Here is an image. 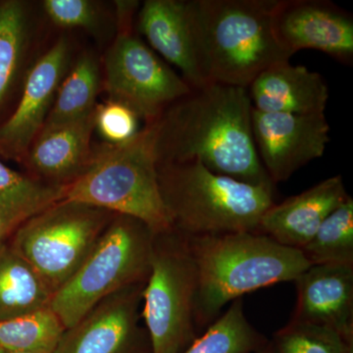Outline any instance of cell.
Instances as JSON below:
<instances>
[{"instance_id":"obj_1","label":"cell","mask_w":353,"mask_h":353,"mask_svg":"<svg viewBox=\"0 0 353 353\" xmlns=\"http://www.w3.org/2000/svg\"><path fill=\"white\" fill-rule=\"evenodd\" d=\"M252 111L246 88H192L152 123L157 164L196 161L218 175L274 188L253 141Z\"/></svg>"},{"instance_id":"obj_2","label":"cell","mask_w":353,"mask_h":353,"mask_svg":"<svg viewBox=\"0 0 353 353\" xmlns=\"http://www.w3.org/2000/svg\"><path fill=\"white\" fill-rule=\"evenodd\" d=\"M185 238L196 266L194 322L201 328L212 324L230 301L294 281L311 266L301 250L259 232Z\"/></svg>"},{"instance_id":"obj_3","label":"cell","mask_w":353,"mask_h":353,"mask_svg":"<svg viewBox=\"0 0 353 353\" xmlns=\"http://www.w3.org/2000/svg\"><path fill=\"white\" fill-rule=\"evenodd\" d=\"M157 171L172 229L185 236L259 232L275 204L273 188L218 175L199 162L158 164Z\"/></svg>"},{"instance_id":"obj_4","label":"cell","mask_w":353,"mask_h":353,"mask_svg":"<svg viewBox=\"0 0 353 353\" xmlns=\"http://www.w3.org/2000/svg\"><path fill=\"white\" fill-rule=\"evenodd\" d=\"M277 0H190L209 82L248 88L290 57L272 30Z\"/></svg>"},{"instance_id":"obj_5","label":"cell","mask_w":353,"mask_h":353,"mask_svg":"<svg viewBox=\"0 0 353 353\" xmlns=\"http://www.w3.org/2000/svg\"><path fill=\"white\" fill-rule=\"evenodd\" d=\"M155 130L92 157L82 175L63 187L62 201L81 202L136 218L155 234L172 229L158 183Z\"/></svg>"},{"instance_id":"obj_6","label":"cell","mask_w":353,"mask_h":353,"mask_svg":"<svg viewBox=\"0 0 353 353\" xmlns=\"http://www.w3.org/2000/svg\"><path fill=\"white\" fill-rule=\"evenodd\" d=\"M154 238L141 220L114 216L80 268L53 294L50 307L65 330L114 292L148 282Z\"/></svg>"},{"instance_id":"obj_7","label":"cell","mask_w":353,"mask_h":353,"mask_svg":"<svg viewBox=\"0 0 353 353\" xmlns=\"http://www.w3.org/2000/svg\"><path fill=\"white\" fill-rule=\"evenodd\" d=\"M196 292V266L185 236L173 229L155 234L143 292L150 353H182L194 343Z\"/></svg>"},{"instance_id":"obj_8","label":"cell","mask_w":353,"mask_h":353,"mask_svg":"<svg viewBox=\"0 0 353 353\" xmlns=\"http://www.w3.org/2000/svg\"><path fill=\"white\" fill-rule=\"evenodd\" d=\"M115 215L63 199L17 228L11 246L54 294L80 268Z\"/></svg>"},{"instance_id":"obj_9","label":"cell","mask_w":353,"mask_h":353,"mask_svg":"<svg viewBox=\"0 0 353 353\" xmlns=\"http://www.w3.org/2000/svg\"><path fill=\"white\" fill-rule=\"evenodd\" d=\"M105 74L110 101L125 104L148 124L192 90L129 27L118 34L108 50Z\"/></svg>"},{"instance_id":"obj_10","label":"cell","mask_w":353,"mask_h":353,"mask_svg":"<svg viewBox=\"0 0 353 353\" xmlns=\"http://www.w3.org/2000/svg\"><path fill=\"white\" fill-rule=\"evenodd\" d=\"M252 126L257 154L274 185L323 157L330 141L325 113H268L252 108Z\"/></svg>"},{"instance_id":"obj_11","label":"cell","mask_w":353,"mask_h":353,"mask_svg":"<svg viewBox=\"0 0 353 353\" xmlns=\"http://www.w3.org/2000/svg\"><path fill=\"white\" fill-rule=\"evenodd\" d=\"M272 30L280 48L292 57L301 50L326 53L352 65L353 17L328 0H277Z\"/></svg>"},{"instance_id":"obj_12","label":"cell","mask_w":353,"mask_h":353,"mask_svg":"<svg viewBox=\"0 0 353 353\" xmlns=\"http://www.w3.org/2000/svg\"><path fill=\"white\" fill-rule=\"evenodd\" d=\"M145 284L124 288L101 301L65 330L54 353H143L138 322Z\"/></svg>"},{"instance_id":"obj_13","label":"cell","mask_w":353,"mask_h":353,"mask_svg":"<svg viewBox=\"0 0 353 353\" xmlns=\"http://www.w3.org/2000/svg\"><path fill=\"white\" fill-rule=\"evenodd\" d=\"M68 61V43L61 38L30 69L17 108L0 128V150L7 157L21 158L29 152L52 108Z\"/></svg>"},{"instance_id":"obj_14","label":"cell","mask_w":353,"mask_h":353,"mask_svg":"<svg viewBox=\"0 0 353 353\" xmlns=\"http://www.w3.org/2000/svg\"><path fill=\"white\" fill-rule=\"evenodd\" d=\"M139 31L153 50L182 72L190 88L210 83L202 62L190 0H146L139 13Z\"/></svg>"},{"instance_id":"obj_15","label":"cell","mask_w":353,"mask_h":353,"mask_svg":"<svg viewBox=\"0 0 353 353\" xmlns=\"http://www.w3.org/2000/svg\"><path fill=\"white\" fill-rule=\"evenodd\" d=\"M294 282L292 320L334 330L353 345V265H311Z\"/></svg>"},{"instance_id":"obj_16","label":"cell","mask_w":353,"mask_h":353,"mask_svg":"<svg viewBox=\"0 0 353 353\" xmlns=\"http://www.w3.org/2000/svg\"><path fill=\"white\" fill-rule=\"evenodd\" d=\"M348 197L343 178L331 176L278 205L273 204L262 216L259 233L301 250L324 220Z\"/></svg>"},{"instance_id":"obj_17","label":"cell","mask_w":353,"mask_h":353,"mask_svg":"<svg viewBox=\"0 0 353 353\" xmlns=\"http://www.w3.org/2000/svg\"><path fill=\"white\" fill-rule=\"evenodd\" d=\"M252 108L261 112L325 113L329 88L320 74L290 61L274 64L248 88Z\"/></svg>"},{"instance_id":"obj_18","label":"cell","mask_w":353,"mask_h":353,"mask_svg":"<svg viewBox=\"0 0 353 353\" xmlns=\"http://www.w3.org/2000/svg\"><path fill=\"white\" fill-rule=\"evenodd\" d=\"M94 116L95 110L82 119L43 128L27 154L32 170L59 187L82 175L94 157L90 139L95 129Z\"/></svg>"},{"instance_id":"obj_19","label":"cell","mask_w":353,"mask_h":353,"mask_svg":"<svg viewBox=\"0 0 353 353\" xmlns=\"http://www.w3.org/2000/svg\"><path fill=\"white\" fill-rule=\"evenodd\" d=\"M53 292L12 246L0 243V320L48 307Z\"/></svg>"},{"instance_id":"obj_20","label":"cell","mask_w":353,"mask_h":353,"mask_svg":"<svg viewBox=\"0 0 353 353\" xmlns=\"http://www.w3.org/2000/svg\"><path fill=\"white\" fill-rule=\"evenodd\" d=\"M63 199V187L28 178L0 161L2 236Z\"/></svg>"},{"instance_id":"obj_21","label":"cell","mask_w":353,"mask_h":353,"mask_svg":"<svg viewBox=\"0 0 353 353\" xmlns=\"http://www.w3.org/2000/svg\"><path fill=\"white\" fill-rule=\"evenodd\" d=\"M99 83L97 60L92 55L83 54L58 88L43 129L74 122L94 112Z\"/></svg>"},{"instance_id":"obj_22","label":"cell","mask_w":353,"mask_h":353,"mask_svg":"<svg viewBox=\"0 0 353 353\" xmlns=\"http://www.w3.org/2000/svg\"><path fill=\"white\" fill-rule=\"evenodd\" d=\"M266 345L264 336L246 319L243 301L238 299L182 353H253Z\"/></svg>"},{"instance_id":"obj_23","label":"cell","mask_w":353,"mask_h":353,"mask_svg":"<svg viewBox=\"0 0 353 353\" xmlns=\"http://www.w3.org/2000/svg\"><path fill=\"white\" fill-rule=\"evenodd\" d=\"M64 331L50 306L12 319L0 320V350L54 353Z\"/></svg>"},{"instance_id":"obj_24","label":"cell","mask_w":353,"mask_h":353,"mask_svg":"<svg viewBox=\"0 0 353 353\" xmlns=\"http://www.w3.org/2000/svg\"><path fill=\"white\" fill-rule=\"evenodd\" d=\"M311 265H353V199L334 209L301 248Z\"/></svg>"},{"instance_id":"obj_25","label":"cell","mask_w":353,"mask_h":353,"mask_svg":"<svg viewBox=\"0 0 353 353\" xmlns=\"http://www.w3.org/2000/svg\"><path fill=\"white\" fill-rule=\"evenodd\" d=\"M28 36V15L22 2L0 4V103L10 88Z\"/></svg>"},{"instance_id":"obj_26","label":"cell","mask_w":353,"mask_h":353,"mask_svg":"<svg viewBox=\"0 0 353 353\" xmlns=\"http://www.w3.org/2000/svg\"><path fill=\"white\" fill-rule=\"evenodd\" d=\"M272 353H353L347 343L334 330L290 320L269 343Z\"/></svg>"},{"instance_id":"obj_27","label":"cell","mask_w":353,"mask_h":353,"mask_svg":"<svg viewBox=\"0 0 353 353\" xmlns=\"http://www.w3.org/2000/svg\"><path fill=\"white\" fill-rule=\"evenodd\" d=\"M139 118L125 104L109 101L95 108V129L112 145H122L139 134Z\"/></svg>"},{"instance_id":"obj_28","label":"cell","mask_w":353,"mask_h":353,"mask_svg":"<svg viewBox=\"0 0 353 353\" xmlns=\"http://www.w3.org/2000/svg\"><path fill=\"white\" fill-rule=\"evenodd\" d=\"M43 6L51 22L59 27L92 31L99 26L97 7L88 0H46Z\"/></svg>"},{"instance_id":"obj_29","label":"cell","mask_w":353,"mask_h":353,"mask_svg":"<svg viewBox=\"0 0 353 353\" xmlns=\"http://www.w3.org/2000/svg\"><path fill=\"white\" fill-rule=\"evenodd\" d=\"M255 353H272L270 345H269V343H267V345H265L264 347H262L261 350H259V352Z\"/></svg>"},{"instance_id":"obj_30","label":"cell","mask_w":353,"mask_h":353,"mask_svg":"<svg viewBox=\"0 0 353 353\" xmlns=\"http://www.w3.org/2000/svg\"><path fill=\"white\" fill-rule=\"evenodd\" d=\"M0 353H27V352H1V350H0Z\"/></svg>"},{"instance_id":"obj_31","label":"cell","mask_w":353,"mask_h":353,"mask_svg":"<svg viewBox=\"0 0 353 353\" xmlns=\"http://www.w3.org/2000/svg\"><path fill=\"white\" fill-rule=\"evenodd\" d=\"M2 236L1 225H0V236Z\"/></svg>"}]
</instances>
